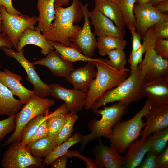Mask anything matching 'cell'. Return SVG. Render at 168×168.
Segmentation results:
<instances>
[{
  "mask_svg": "<svg viewBox=\"0 0 168 168\" xmlns=\"http://www.w3.org/2000/svg\"><path fill=\"white\" fill-rule=\"evenodd\" d=\"M79 0H72L69 7L63 8L54 5L55 17L49 30L42 32L48 40L57 41L72 48L70 40L75 38L82 28L74 23L80 21L83 14Z\"/></svg>",
  "mask_w": 168,
  "mask_h": 168,
  "instance_id": "1",
  "label": "cell"
},
{
  "mask_svg": "<svg viewBox=\"0 0 168 168\" xmlns=\"http://www.w3.org/2000/svg\"><path fill=\"white\" fill-rule=\"evenodd\" d=\"M93 63L97 68L96 75L87 93L84 105L86 110L91 109L97 100L128 77L127 72H120L114 68L107 58H97Z\"/></svg>",
  "mask_w": 168,
  "mask_h": 168,
  "instance_id": "2",
  "label": "cell"
},
{
  "mask_svg": "<svg viewBox=\"0 0 168 168\" xmlns=\"http://www.w3.org/2000/svg\"><path fill=\"white\" fill-rule=\"evenodd\" d=\"M146 82L138 68L130 72L129 77L119 85L108 91L97 100L91 109L94 112L103 105L115 102L121 103L127 107L131 103L139 101L145 97L142 89Z\"/></svg>",
  "mask_w": 168,
  "mask_h": 168,
  "instance_id": "3",
  "label": "cell"
},
{
  "mask_svg": "<svg viewBox=\"0 0 168 168\" xmlns=\"http://www.w3.org/2000/svg\"><path fill=\"white\" fill-rule=\"evenodd\" d=\"M152 104L148 98L143 108L131 119L119 121L115 124L107 138L119 153L124 154L129 145L137 140L146 124L142 118L148 112Z\"/></svg>",
  "mask_w": 168,
  "mask_h": 168,
  "instance_id": "4",
  "label": "cell"
},
{
  "mask_svg": "<svg viewBox=\"0 0 168 168\" xmlns=\"http://www.w3.org/2000/svg\"><path fill=\"white\" fill-rule=\"evenodd\" d=\"M127 107L118 102L103 109L97 110L94 112L97 116H101L100 119L94 118L88 122L87 128L90 133L82 135L80 150L82 152L85 146L91 141L101 137L107 138L111 133L115 124L127 114Z\"/></svg>",
  "mask_w": 168,
  "mask_h": 168,
  "instance_id": "5",
  "label": "cell"
},
{
  "mask_svg": "<svg viewBox=\"0 0 168 168\" xmlns=\"http://www.w3.org/2000/svg\"><path fill=\"white\" fill-rule=\"evenodd\" d=\"M146 43V50L143 59L138 66L146 82L168 77V60L156 53L154 48L155 38L152 29L149 28L142 37Z\"/></svg>",
  "mask_w": 168,
  "mask_h": 168,
  "instance_id": "6",
  "label": "cell"
},
{
  "mask_svg": "<svg viewBox=\"0 0 168 168\" xmlns=\"http://www.w3.org/2000/svg\"><path fill=\"white\" fill-rule=\"evenodd\" d=\"M51 98H43L34 94L29 100L15 115V129L10 137L2 144L4 146L15 142L21 141V131L26 125L36 116L45 114L54 104Z\"/></svg>",
  "mask_w": 168,
  "mask_h": 168,
  "instance_id": "7",
  "label": "cell"
},
{
  "mask_svg": "<svg viewBox=\"0 0 168 168\" xmlns=\"http://www.w3.org/2000/svg\"><path fill=\"white\" fill-rule=\"evenodd\" d=\"M2 18L1 26L13 46L16 49L19 40L24 31L27 28L35 30L38 21V16L30 17L25 15H13L9 13L5 8L0 6Z\"/></svg>",
  "mask_w": 168,
  "mask_h": 168,
  "instance_id": "8",
  "label": "cell"
},
{
  "mask_svg": "<svg viewBox=\"0 0 168 168\" xmlns=\"http://www.w3.org/2000/svg\"><path fill=\"white\" fill-rule=\"evenodd\" d=\"M44 159L34 157L21 141L10 144L5 151L1 161L3 168H42Z\"/></svg>",
  "mask_w": 168,
  "mask_h": 168,
  "instance_id": "9",
  "label": "cell"
},
{
  "mask_svg": "<svg viewBox=\"0 0 168 168\" xmlns=\"http://www.w3.org/2000/svg\"><path fill=\"white\" fill-rule=\"evenodd\" d=\"M0 49L7 57L14 58L22 66L27 75L26 79L34 86L33 91L35 95L43 98L50 95L49 85L41 80L35 70L34 65L25 57L23 48L18 52L6 47H0Z\"/></svg>",
  "mask_w": 168,
  "mask_h": 168,
  "instance_id": "10",
  "label": "cell"
},
{
  "mask_svg": "<svg viewBox=\"0 0 168 168\" xmlns=\"http://www.w3.org/2000/svg\"><path fill=\"white\" fill-rule=\"evenodd\" d=\"M80 6L83 14V25L77 36L70 41L72 48L77 49L87 57L92 58L97 47V41L91 29L88 4L83 5L80 2Z\"/></svg>",
  "mask_w": 168,
  "mask_h": 168,
  "instance_id": "11",
  "label": "cell"
},
{
  "mask_svg": "<svg viewBox=\"0 0 168 168\" xmlns=\"http://www.w3.org/2000/svg\"><path fill=\"white\" fill-rule=\"evenodd\" d=\"M49 85L50 95L57 100L64 101L69 112L77 114L84 106L87 93L74 88L67 89L59 84Z\"/></svg>",
  "mask_w": 168,
  "mask_h": 168,
  "instance_id": "12",
  "label": "cell"
},
{
  "mask_svg": "<svg viewBox=\"0 0 168 168\" xmlns=\"http://www.w3.org/2000/svg\"><path fill=\"white\" fill-rule=\"evenodd\" d=\"M133 12L135 19V29L142 37L149 29L162 18L166 14L159 11L150 3L135 4Z\"/></svg>",
  "mask_w": 168,
  "mask_h": 168,
  "instance_id": "13",
  "label": "cell"
},
{
  "mask_svg": "<svg viewBox=\"0 0 168 168\" xmlns=\"http://www.w3.org/2000/svg\"><path fill=\"white\" fill-rule=\"evenodd\" d=\"M91 152L95 157L93 161L96 168H122L123 157L112 144L108 147L100 140Z\"/></svg>",
  "mask_w": 168,
  "mask_h": 168,
  "instance_id": "14",
  "label": "cell"
},
{
  "mask_svg": "<svg viewBox=\"0 0 168 168\" xmlns=\"http://www.w3.org/2000/svg\"><path fill=\"white\" fill-rule=\"evenodd\" d=\"M144 117L146 124L140 136L148 137L168 128V105L152 104Z\"/></svg>",
  "mask_w": 168,
  "mask_h": 168,
  "instance_id": "15",
  "label": "cell"
},
{
  "mask_svg": "<svg viewBox=\"0 0 168 168\" xmlns=\"http://www.w3.org/2000/svg\"><path fill=\"white\" fill-rule=\"evenodd\" d=\"M152 141V135H143L139 140L132 142L128 147L127 153L123 157L122 168L138 167L151 149Z\"/></svg>",
  "mask_w": 168,
  "mask_h": 168,
  "instance_id": "16",
  "label": "cell"
},
{
  "mask_svg": "<svg viewBox=\"0 0 168 168\" xmlns=\"http://www.w3.org/2000/svg\"><path fill=\"white\" fill-rule=\"evenodd\" d=\"M89 18L94 27V34L98 37L111 36L124 39L125 31L116 26L110 19L97 10L89 12Z\"/></svg>",
  "mask_w": 168,
  "mask_h": 168,
  "instance_id": "17",
  "label": "cell"
},
{
  "mask_svg": "<svg viewBox=\"0 0 168 168\" xmlns=\"http://www.w3.org/2000/svg\"><path fill=\"white\" fill-rule=\"evenodd\" d=\"M93 62H87L86 65L74 69L66 78L74 89L88 92L92 80L96 75V66Z\"/></svg>",
  "mask_w": 168,
  "mask_h": 168,
  "instance_id": "18",
  "label": "cell"
},
{
  "mask_svg": "<svg viewBox=\"0 0 168 168\" xmlns=\"http://www.w3.org/2000/svg\"><path fill=\"white\" fill-rule=\"evenodd\" d=\"M32 63L34 65L46 66L54 76L65 78L74 69L72 63L63 60L55 50L51 51L44 58Z\"/></svg>",
  "mask_w": 168,
  "mask_h": 168,
  "instance_id": "19",
  "label": "cell"
},
{
  "mask_svg": "<svg viewBox=\"0 0 168 168\" xmlns=\"http://www.w3.org/2000/svg\"><path fill=\"white\" fill-rule=\"evenodd\" d=\"M22 78L6 69L0 70V82L7 87L14 95L17 96L23 105L26 103L34 94L33 90L24 87L20 83Z\"/></svg>",
  "mask_w": 168,
  "mask_h": 168,
  "instance_id": "20",
  "label": "cell"
},
{
  "mask_svg": "<svg viewBox=\"0 0 168 168\" xmlns=\"http://www.w3.org/2000/svg\"><path fill=\"white\" fill-rule=\"evenodd\" d=\"M142 90L144 96L150 99L153 104L168 105V77L146 82Z\"/></svg>",
  "mask_w": 168,
  "mask_h": 168,
  "instance_id": "21",
  "label": "cell"
},
{
  "mask_svg": "<svg viewBox=\"0 0 168 168\" xmlns=\"http://www.w3.org/2000/svg\"><path fill=\"white\" fill-rule=\"evenodd\" d=\"M39 30L27 29L20 38L17 45L16 51H21L27 44H33L40 47L41 53L45 56L51 51L54 50V47L42 34Z\"/></svg>",
  "mask_w": 168,
  "mask_h": 168,
  "instance_id": "22",
  "label": "cell"
},
{
  "mask_svg": "<svg viewBox=\"0 0 168 168\" xmlns=\"http://www.w3.org/2000/svg\"><path fill=\"white\" fill-rule=\"evenodd\" d=\"M69 112L65 104H62L54 111L48 112L39 115L29 121L22 129L20 134L21 142V144L26 146L29 139L37 131L40 125L47 119L51 116L62 112Z\"/></svg>",
  "mask_w": 168,
  "mask_h": 168,
  "instance_id": "23",
  "label": "cell"
},
{
  "mask_svg": "<svg viewBox=\"0 0 168 168\" xmlns=\"http://www.w3.org/2000/svg\"><path fill=\"white\" fill-rule=\"evenodd\" d=\"M55 0H37V8L39 12L38 25L35 29L42 32L50 29L55 17L54 3Z\"/></svg>",
  "mask_w": 168,
  "mask_h": 168,
  "instance_id": "24",
  "label": "cell"
},
{
  "mask_svg": "<svg viewBox=\"0 0 168 168\" xmlns=\"http://www.w3.org/2000/svg\"><path fill=\"white\" fill-rule=\"evenodd\" d=\"M95 7L111 20L121 29L126 26L122 13L117 4L112 1L107 0H94Z\"/></svg>",
  "mask_w": 168,
  "mask_h": 168,
  "instance_id": "25",
  "label": "cell"
},
{
  "mask_svg": "<svg viewBox=\"0 0 168 168\" xmlns=\"http://www.w3.org/2000/svg\"><path fill=\"white\" fill-rule=\"evenodd\" d=\"M22 105L21 100L16 99L9 89L0 82V116L15 115Z\"/></svg>",
  "mask_w": 168,
  "mask_h": 168,
  "instance_id": "26",
  "label": "cell"
},
{
  "mask_svg": "<svg viewBox=\"0 0 168 168\" xmlns=\"http://www.w3.org/2000/svg\"><path fill=\"white\" fill-rule=\"evenodd\" d=\"M54 50L60 54L64 60L70 63L78 61H95L97 58L87 57L77 49L70 47L66 46L61 43L48 40Z\"/></svg>",
  "mask_w": 168,
  "mask_h": 168,
  "instance_id": "27",
  "label": "cell"
},
{
  "mask_svg": "<svg viewBox=\"0 0 168 168\" xmlns=\"http://www.w3.org/2000/svg\"><path fill=\"white\" fill-rule=\"evenodd\" d=\"M57 145L55 141L48 136L28 143L26 147L34 157L45 158Z\"/></svg>",
  "mask_w": 168,
  "mask_h": 168,
  "instance_id": "28",
  "label": "cell"
},
{
  "mask_svg": "<svg viewBox=\"0 0 168 168\" xmlns=\"http://www.w3.org/2000/svg\"><path fill=\"white\" fill-rule=\"evenodd\" d=\"M82 135L79 133L77 132L65 142L57 145L44 159L43 166L50 165L57 158L65 155L72 146L81 143Z\"/></svg>",
  "mask_w": 168,
  "mask_h": 168,
  "instance_id": "29",
  "label": "cell"
},
{
  "mask_svg": "<svg viewBox=\"0 0 168 168\" xmlns=\"http://www.w3.org/2000/svg\"><path fill=\"white\" fill-rule=\"evenodd\" d=\"M97 47L100 55L102 56L107 55L109 51L116 49L124 50L127 41L124 39L111 36L98 37Z\"/></svg>",
  "mask_w": 168,
  "mask_h": 168,
  "instance_id": "30",
  "label": "cell"
},
{
  "mask_svg": "<svg viewBox=\"0 0 168 168\" xmlns=\"http://www.w3.org/2000/svg\"><path fill=\"white\" fill-rule=\"evenodd\" d=\"M69 112L59 113L47 119L48 136L50 139L56 141L60 131L68 118Z\"/></svg>",
  "mask_w": 168,
  "mask_h": 168,
  "instance_id": "31",
  "label": "cell"
},
{
  "mask_svg": "<svg viewBox=\"0 0 168 168\" xmlns=\"http://www.w3.org/2000/svg\"><path fill=\"white\" fill-rule=\"evenodd\" d=\"M136 0H113L121 10L126 26L129 30L135 29V19L133 12Z\"/></svg>",
  "mask_w": 168,
  "mask_h": 168,
  "instance_id": "32",
  "label": "cell"
},
{
  "mask_svg": "<svg viewBox=\"0 0 168 168\" xmlns=\"http://www.w3.org/2000/svg\"><path fill=\"white\" fill-rule=\"evenodd\" d=\"M111 65L117 70L123 72H130L125 67L127 63L126 55L124 49H116L111 50L107 54Z\"/></svg>",
  "mask_w": 168,
  "mask_h": 168,
  "instance_id": "33",
  "label": "cell"
},
{
  "mask_svg": "<svg viewBox=\"0 0 168 168\" xmlns=\"http://www.w3.org/2000/svg\"><path fill=\"white\" fill-rule=\"evenodd\" d=\"M78 118L76 114L69 112L68 118L60 131L56 142L57 145L67 140L73 132V126Z\"/></svg>",
  "mask_w": 168,
  "mask_h": 168,
  "instance_id": "34",
  "label": "cell"
},
{
  "mask_svg": "<svg viewBox=\"0 0 168 168\" xmlns=\"http://www.w3.org/2000/svg\"><path fill=\"white\" fill-rule=\"evenodd\" d=\"M151 148L160 154L167 146L168 128L152 133Z\"/></svg>",
  "mask_w": 168,
  "mask_h": 168,
  "instance_id": "35",
  "label": "cell"
},
{
  "mask_svg": "<svg viewBox=\"0 0 168 168\" xmlns=\"http://www.w3.org/2000/svg\"><path fill=\"white\" fill-rule=\"evenodd\" d=\"M152 34L155 39H168V15L165 16L152 27Z\"/></svg>",
  "mask_w": 168,
  "mask_h": 168,
  "instance_id": "36",
  "label": "cell"
},
{
  "mask_svg": "<svg viewBox=\"0 0 168 168\" xmlns=\"http://www.w3.org/2000/svg\"><path fill=\"white\" fill-rule=\"evenodd\" d=\"M146 50V43L144 40L141 47L132 54H130L128 60L130 66V72L136 70L138 64L142 61V56Z\"/></svg>",
  "mask_w": 168,
  "mask_h": 168,
  "instance_id": "37",
  "label": "cell"
},
{
  "mask_svg": "<svg viewBox=\"0 0 168 168\" xmlns=\"http://www.w3.org/2000/svg\"><path fill=\"white\" fill-rule=\"evenodd\" d=\"M15 115H11L5 119L0 120V141L15 129Z\"/></svg>",
  "mask_w": 168,
  "mask_h": 168,
  "instance_id": "38",
  "label": "cell"
},
{
  "mask_svg": "<svg viewBox=\"0 0 168 168\" xmlns=\"http://www.w3.org/2000/svg\"><path fill=\"white\" fill-rule=\"evenodd\" d=\"M154 48L157 54L166 59L168 58V39H155Z\"/></svg>",
  "mask_w": 168,
  "mask_h": 168,
  "instance_id": "39",
  "label": "cell"
},
{
  "mask_svg": "<svg viewBox=\"0 0 168 168\" xmlns=\"http://www.w3.org/2000/svg\"><path fill=\"white\" fill-rule=\"evenodd\" d=\"M144 160L138 168H157L156 159L158 154L151 148L147 153Z\"/></svg>",
  "mask_w": 168,
  "mask_h": 168,
  "instance_id": "40",
  "label": "cell"
},
{
  "mask_svg": "<svg viewBox=\"0 0 168 168\" xmlns=\"http://www.w3.org/2000/svg\"><path fill=\"white\" fill-rule=\"evenodd\" d=\"M47 136H48V128L46 120L40 125L37 131L29 139L27 144Z\"/></svg>",
  "mask_w": 168,
  "mask_h": 168,
  "instance_id": "41",
  "label": "cell"
},
{
  "mask_svg": "<svg viewBox=\"0 0 168 168\" xmlns=\"http://www.w3.org/2000/svg\"><path fill=\"white\" fill-rule=\"evenodd\" d=\"M156 162L157 168H168V146H167L164 150L156 158Z\"/></svg>",
  "mask_w": 168,
  "mask_h": 168,
  "instance_id": "42",
  "label": "cell"
},
{
  "mask_svg": "<svg viewBox=\"0 0 168 168\" xmlns=\"http://www.w3.org/2000/svg\"><path fill=\"white\" fill-rule=\"evenodd\" d=\"M65 155L68 157L73 156L79 157L82 159L86 162L87 168H96L95 164L92 159L81 155L77 150H68Z\"/></svg>",
  "mask_w": 168,
  "mask_h": 168,
  "instance_id": "43",
  "label": "cell"
},
{
  "mask_svg": "<svg viewBox=\"0 0 168 168\" xmlns=\"http://www.w3.org/2000/svg\"><path fill=\"white\" fill-rule=\"evenodd\" d=\"M135 30V29H134L130 30L132 38V47L130 54H133L140 48L142 45L141 42V39L142 37L140 34L136 31Z\"/></svg>",
  "mask_w": 168,
  "mask_h": 168,
  "instance_id": "44",
  "label": "cell"
},
{
  "mask_svg": "<svg viewBox=\"0 0 168 168\" xmlns=\"http://www.w3.org/2000/svg\"><path fill=\"white\" fill-rule=\"evenodd\" d=\"M0 6L4 7L7 12L11 15L22 14L14 7L12 4V0H0Z\"/></svg>",
  "mask_w": 168,
  "mask_h": 168,
  "instance_id": "45",
  "label": "cell"
},
{
  "mask_svg": "<svg viewBox=\"0 0 168 168\" xmlns=\"http://www.w3.org/2000/svg\"><path fill=\"white\" fill-rule=\"evenodd\" d=\"M66 155L60 156L55 159L51 164L52 168H65L68 161Z\"/></svg>",
  "mask_w": 168,
  "mask_h": 168,
  "instance_id": "46",
  "label": "cell"
},
{
  "mask_svg": "<svg viewBox=\"0 0 168 168\" xmlns=\"http://www.w3.org/2000/svg\"><path fill=\"white\" fill-rule=\"evenodd\" d=\"M13 45L7 34L2 32L0 33V48L6 47L12 48Z\"/></svg>",
  "mask_w": 168,
  "mask_h": 168,
  "instance_id": "47",
  "label": "cell"
},
{
  "mask_svg": "<svg viewBox=\"0 0 168 168\" xmlns=\"http://www.w3.org/2000/svg\"><path fill=\"white\" fill-rule=\"evenodd\" d=\"M154 6L160 12L163 13L168 11V0L159 2Z\"/></svg>",
  "mask_w": 168,
  "mask_h": 168,
  "instance_id": "48",
  "label": "cell"
},
{
  "mask_svg": "<svg viewBox=\"0 0 168 168\" xmlns=\"http://www.w3.org/2000/svg\"><path fill=\"white\" fill-rule=\"evenodd\" d=\"M70 0H55V5L62 7L67 6L70 2Z\"/></svg>",
  "mask_w": 168,
  "mask_h": 168,
  "instance_id": "49",
  "label": "cell"
},
{
  "mask_svg": "<svg viewBox=\"0 0 168 168\" xmlns=\"http://www.w3.org/2000/svg\"><path fill=\"white\" fill-rule=\"evenodd\" d=\"M151 0H136L135 4H143L150 3Z\"/></svg>",
  "mask_w": 168,
  "mask_h": 168,
  "instance_id": "50",
  "label": "cell"
},
{
  "mask_svg": "<svg viewBox=\"0 0 168 168\" xmlns=\"http://www.w3.org/2000/svg\"><path fill=\"white\" fill-rule=\"evenodd\" d=\"M164 0H151L150 3L154 6L159 2Z\"/></svg>",
  "mask_w": 168,
  "mask_h": 168,
  "instance_id": "51",
  "label": "cell"
},
{
  "mask_svg": "<svg viewBox=\"0 0 168 168\" xmlns=\"http://www.w3.org/2000/svg\"><path fill=\"white\" fill-rule=\"evenodd\" d=\"M3 32L2 26L1 24H0V33Z\"/></svg>",
  "mask_w": 168,
  "mask_h": 168,
  "instance_id": "52",
  "label": "cell"
},
{
  "mask_svg": "<svg viewBox=\"0 0 168 168\" xmlns=\"http://www.w3.org/2000/svg\"><path fill=\"white\" fill-rule=\"evenodd\" d=\"M2 23V18L1 16V13H0V24H1Z\"/></svg>",
  "mask_w": 168,
  "mask_h": 168,
  "instance_id": "53",
  "label": "cell"
},
{
  "mask_svg": "<svg viewBox=\"0 0 168 168\" xmlns=\"http://www.w3.org/2000/svg\"><path fill=\"white\" fill-rule=\"evenodd\" d=\"M108 1H112L113 0H107Z\"/></svg>",
  "mask_w": 168,
  "mask_h": 168,
  "instance_id": "54",
  "label": "cell"
}]
</instances>
